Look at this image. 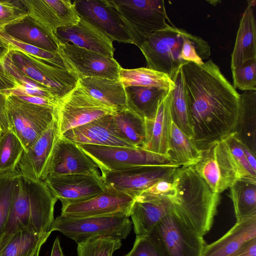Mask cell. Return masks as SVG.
Masks as SVG:
<instances>
[{"instance_id":"d6986e66","label":"cell","mask_w":256,"mask_h":256,"mask_svg":"<svg viewBox=\"0 0 256 256\" xmlns=\"http://www.w3.org/2000/svg\"><path fill=\"white\" fill-rule=\"evenodd\" d=\"M60 136L56 116L35 142L24 150L18 165V174L44 181L55 146Z\"/></svg>"},{"instance_id":"4fadbf2b","label":"cell","mask_w":256,"mask_h":256,"mask_svg":"<svg viewBox=\"0 0 256 256\" xmlns=\"http://www.w3.org/2000/svg\"><path fill=\"white\" fill-rule=\"evenodd\" d=\"M28 18L58 46L57 30L76 24L80 17L70 0H22Z\"/></svg>"},{"instance_id":"44dd1931","label":"cell","mask_w":256,"mask_h":256,"mask_svg":"<svg viewBox=\"0 0 256 256\" xmlns=\"http://www.w3.org/2000/svg\"><path fill=\"white\" fill-rule=\"evenodd\" d=\"M56 36L59 44L70 43L114 58L115 49L112 41L96 26L81 18L75 25L58 28Z\"/></svg>"},{"instance_id":"ab89813d","label":"cell","mask_w":256,"mask_h":256,"mask_svg":"<svg viewBox=\"0 0 256 256\" xmlns=\"http://www.w3.org/2000/svg\"><path fill=\"white\" fill-rule=\"evenodd\" d=\"M124 256H168L162 244L152 232L136 236L133 247Z\"/></svg>"},{"instance_id":"f35d334b","label":"cell","mask_w":256,"mask_h":256,"mask_svg":"<svg viewBox=\"0 0 256 256\" xmlns=\"http://www.w3.org/2000/svg\"><path fill=\"white\" fill-rule=\"evenodd\" d=\"M210 56V48L206 40L184 31L180 52L184 60L202 65L204 62L203 60L208 59Z\"/></svg>"},{"instance_id":"1f68e13d","label":"cell","mask_w":256,"mask_h":256,"mask_svg":"<svg viewBox=\"0 0 256 256\" xmlns=\"http://www.w3.org/2000/svg\"><path fill=\"white\" fill-rule=\"evenodd\" d=\"M119 80L124 88L150 87L170 92L175 86L174 82L168 75L148 68L132 69L122 68L119 72Z\"/></svg>"},{"instance_id":"f5cc1de1","label":"cell","mask_w":256,"mask_h":256,"mask_svg":"<svg viewBox=\"0 0 256 256\" xmlns=\"http://www.w3.org/2000/svg\"><path fill=\"white\" fill-rule=\"evenodd\" d=\"M50 234H48L47 235H46L45 236H44L42 239V240L40 242L38 245V246L34 254L32 255V256H38L39 253H40V248H41L42 246L46 242V240H47L48 238L50 236Z\"/></svg>"},{"instance_id":"4316f807","label":"cell","mask_w":256,"mask_h":256,"mask_svg":"<svg viewBox=\"0 0 256 256\" xmlns=\"http://www.w3.org/2000/svg\"><path fill=\"white\" fill-rule=\"evenodd\" d=\"M78 82L90 96L114 111L127 108L125 88L119 80L86 78Z\"/></svg>"},{"instance_id":"9a60e30c","label":"cell","mask_w":256,"mask_h":256,"mask_svg":"<svg viewBox=\"0 0 256 256\" xmlns=\"http://www.w3.org/2000/svg\"><path fill=\"white\" fill-rule=\"evenodd\" d=\"M136 198L128 193L106 186L94 197L62 207L60 216L73 218L112 215L130 216Z\"/></svg>"},{"instance_id":"f6af8a7d","label":"cell","mask_w":256,"mask_h":256,"mask_svg":"<svg viewBox=\"0 0 256 256\" xmlns=\"http://www.w3.org/2000/svg\"><path fill=\"white\" fill-rule=\"evenodd\" d=\"M15 0H0V32L10 25L17 24L28 16L22 4Z\"/></svg>"},{"instance_id":"d4e9b609","label":"cell","mask_w":256,"mask_h":256,"mask_svg":"<svg viewBox=\"0 0 256 256\" xmlns=\"http://www.w3.org/2000/svg\"><path fill=\"white\" fill-rule=\"evenodd\" d=\"M248 2L240 20L231 56L232 70L247 61L256 59V23L254 12L256 1L248 0Z\"/></svg>"},{"instance_id":"3957f363","label":"cell","mask_w":256,"mask_h":256,"mask_svg":"<svg viewBox=\"0 0 256 256\" xmlns=\"http://www.w3.org/2000/svg\"><path fill=\"white\" fill-rule=\"evenodd\" d=\"M176 192L170 198L172 214L186 226L203 237L217 213L220 194L214 192L192 166H180L172 178Z\"/></svg>"},{"instance_id":"8fae6325","label":"cell","mask_w":256,"mask_h":256,"mask_svg":"<svg viewBox=\"0 0 256 256\" xmlns=\"http://www.w3.org/2000/svg\"><path fill=\"white\" fill-rule=\"evenodd\" d=\"M57 52L66 68L78 80L86 78L119 80L122 66L114 58L70 43L59 44Z\"/></svg>"},{"instance_id":"7c38bea8","label":"cell","mask_w":256,"mask_h":256,"mask_svg":"<svg viewBox=\"0 0 256 256\" xmlns=\"http://www.w3.org/2000/svg\"><path fill=\"white\" fill-rule=\"evenodd\" d=\"M193 168L212 190L220 194L242 178L238 168L223 140L202 152Z\"/></svg>"},{"instance_id":"60d3db41","label":"cell","mask_w":256,"mask_h":256,"mask_svg":"<svg viewBox=\"0 0 256 256\" xmlns=\"http://www.w3.org/2000/svg\"><path fill=\"white\" fill-rule=\"evenodd\" d=\"M0 38L16 49L45 60L53 65L66 68L57 51H50L26 44L13 38L4 32H0Z\"/></svg>"},{"instance_id":"8d00e7d4","label":"cell","mask_w":256,"mask_h":256,"mask_svg":"<svg viewBox=\"0 0 256 256\" xmlns=\"http://www.w3.org/2000/svg\"><path fill=\"white\" fill-rule=\"evenodd\" d=\"M40 236L28 230L16 233L0 250V256H32L42 239Z\"/></svg>"},{"instance_id":"5bb4252c","label":"cell","mask_w":256,"mask_h":256,"mask_svg":"<svg viewBox=\"0 0 256 256\" xmlns=\"http://www.w3.org/2000/svg\"><path fill=\"white\" fill-rule=\"evenodd\" d=\"M174 165L140 166L110 172H102L104 186L131 195L135 198L156 182L172 180L177 168Z\"/></svg>"},{"instance_id":"d6a6232c","label":"cell","mask_w":256,"mask_h":256,"mask_svg":"<svg viewBox=\"0 0 256 256\" xmlns=\"http://www.w3.org/2000/svg\"><path fill=\"white\" fill-rule=\"evenodd\" d=\"M230 190L236 222L256 216V179L241 178Z\"/></svg>"},{"instance_id":"30bf717a","label":"cell","mask_w":256,"mask_h":256,"mask_svg":"<svg viewBox=\"0 0 256 256\" xmlns=\"http://www.w3.org/2000/svg\"><path fill=\"white\" fill-rule=\"evenodd\" d=\"M55 108L60 136L68 130L110 114L114 111L90 96L78 82L58 101Z\"/></svg>"},{"instance_id":"7402d4cb","label":"cell","mask_w":256,"mask_h":256,"mask_svg":"<svg viewBox=\"0 0 256 256\" xmlns=\"http://www.w3.org/2000/svg\"><path fill=\"white\" fill-rule=\"evenodd\" d=\"M111 114L68 130L61 136L76 144L136 148L122 139L116 132L110 122Z\"/></svg>"},{"instance_id":"c3c4849f","label":"cell","mask_w":256,"mask_h":256,"mask_svg":"<svg viewBox=\"0 0 256 256\" xmlns=\"http://www.w3.org/2000/svg\"><path fill=\"white\" fill-rule=\"evenodd\" d=\"M10 129L6 108V92H0V131Z\"/></svg>"},{"instance_id":"83f0119b","label":"cell","mask_w":256,"mask_h":256,"mask_svg":"<svg viewBox=\"0 0 256 256\" xmlns=\"http://www.w3.org/2000/svg\"><path fill=\"white\" fill-rule=\"evenodd\" d=\"M110 122L119 137L134 147L142 148L146 140L144 118L126 108L114 111Z\"/></svg>"},{"instance_id":"7dc6e473","label":"cell","mask_w":256,"mask_h":256,"mask_svg":"<svg viewBox=\"0 0 256 256\" xmlns=\"http://www.w3.org/2000/svg\"><path fill=\"white\" fill-rule=\"evenodd\" d=\"M9 50V44L0 38V92H7L19 86L18 83L8 72L4 59Z\"/></svg>"},{"instance_id":"52a82bcc","label":"cell","mask_w":256,"mask_h":256,"mask_svg":"<svg viewBox=\"0 0 256 256\" xmlns=\"http://www.w3.org/2000/svg\"><path fill=\"white\" fill-rule=\"evenodd\" d=\"M6 95L10 129L20 140L25 151L54 119L56 108L26 102L10 92Z\"/></svg>"},{"instance_id":"5b68a950","label":"cell","mask_w":256,"mask_h":256,"mask_svg":"<svg viewBox=\"0 0 256 256\" xmlns=\"http://www.w3.org/2000/svg\"><path fill=\"white\" fill-rule=\"evenodd\" d=\"M131 36L132 44L139 47L170 21L162 0H109Z\"/></svg>"},{"instance_id":"2e32d148","label":"cell","mask_w":256,"mask_h":256,"mask_svg":"<svg viewBox=\"0 0 256 256\" xmlns=\"http://www.w3.org/2000/svg\"><path fill=\"white\" fill-rule=\"evenodd\" d=\"M150 232L158 238L168 256H202L206 245L203 237L192 232L172 214L165 216Z\"/></svg>"},{"instance_id":"6da1fadb","label":"cell","mask_w":256,"mask_h":256,"mask_svg":"<svg viewBox=\"0 0 256 256\" xmlns=\"http://www.w3.org/2000/svg\"><path fill=\"white\" fill-rule=\"evenodd\" d=\"M182 70L192 140L204 152L234 132L240 94L212 60L202 65L188 62Z\"/></svg>"},{"instance_id":"816d5d0a","label":"cell","mask_w":256,"mask_h":256,"mask_svg":"<svg viewBox=\"0 0 256 256\" xmlns=\"http://www.w3.org/2000/svg\"><path fill=\"white\" fill-rule=\"evenodd\" d=\"M50 256H65L62 252L58 238H56L54 242Z\"/></svg>"},{"instance_id":"7a4b0ae2","label":"cell","mask_w":256,"mask_h":256,"mask_svg":"<svg viewBox=\"0 0 256 256\" xmlns=\"http://www.w3.org/2000/svg\"><path fill=\"white\" fill-rule=\"evenodd\" d=\"M57 200L44 181L17 174L9 216L0 238V250L20 231L40 236L51 233Z\"/></svg>"},{"instance_id":"74e56055","label":"cell","mask_w":256,"mask_h":256,"mask_svg":"<svg viewBox=\"0 0 256 256\" xmlns=\"http://www.w3.org/2000/svg\"><path fill=\"white\" fill-rule=\"evenodd\" d=\"M121 246V240L116 237H92L78 244V255L112 256L114 252Z\"/></svg>"},{"instance_id":"9c48e42d","label":"cell","mask_w":256,"mask_h":256,"mask_svg":"<svg viewBox=\"0 0 256 256\" xmlns=\"http://www.w3.org/2000/svg\"><path fill=\"white\" fill-rule=\"evenodd\" d=\"M78 145L97 164L101 172L115 171L140 166H178L169 156L140 148Z\"/></svg>"},{"instance_id":"4dcf8cb0","label":"cell","mask_w":256,"mask_h":256,"mask_svg":"<svg viewBox=\"0 0 256 256\" xmlns=\"http://www.w3.org/2000/svg\"><path fill=\"white\" fill-rule=\"evenodd\" d=\"M168 154L180 166H192L200 160L202 152L196 147L192 138L186 135L172 122Z\"/></svg>"},{"instance_id":"ba28073f","label":"cell","mask_w":256,"mask_h":256,"mask_svg":"<svg viewBox=\"0 0 256 256\" xmlns=\"http://www.w3.org/2000/svg\"><path fill=\"white\" fill-rule=\"evenodd\" d=\"M132 222L122 215L73 218L57 216L50 232L58 231L77 244L92 237L113 236L121 240L130 234Z\"/></svg>"},{"instance_id":"f907efd6","label":"cell","mask_w":256,"mask_h":256,"mask_svg":"<svg viewBox=\"0 0 256 256\" xmlns=\"http://www.w3.org/2000/svg\"><path fill=\"white\" fill-rule=\"evenodd\" d=\"M242 148L249 164L252 169L256 172V154L252 152L247 146L241 142Z\"/></svg>"},{"instance_id":"b9f144b4","label":"cell","mask_w":256,"mask_h":256,"mask_svg":"<svg viewBox=\"0 0 256 256\" xmlns=\"http://www.w3.org/2000/svg\"><path fill=\"white\" fill-rule=\"evenodd\" d=\"M232 86L244 91L256 90V59L247 61L232 70Z\"/></svg>"},{"instance_id":"f1b7e54d","label":"cell","mask_w":256,"mask_h":256,"mask_svg":"<svg viewBox=\"0 0 256 256\" xmlns=\"http://www.w3.org/2000/svg\"><path fill=\"white\" fill-rule=\"evenodd\" d=\"M234 132L237 138L256 154V91H244L240 95L238 116Z\"/></svg>"},{"instance_id":"f546056e","label":"cell","mask_w":256,"mask_h":256,"mask_svg":"<svg viewBox=\"0 0 256 256\" xmlns=\"http://www.w3.org/2000/svg\"><path fill=\"white\" fill-rule=\"evenodd\" d=\"M126 106L144 119L154 117L160 102L169 92L156 88H125Z\"/></svg>"},{"instance_id":"603a6c76","label":"cell","mask_w":256,"mask_h":256,"mask_svg":"<svg viewBox=\"0 0 256 256\" xmlns=\"http://www.w3.org/2000/svg\"><path fill=\"white\" fill-rule=\"evenodd\" d=\"M171 91L160 102L154 117L144 119L146 140L142 148L168 156H169L170 135L172 124L170 112Z\"/></svg>"},{"instance_id":"e575fe53","label":"cell","mask_w":256,"mask_h":256,"mask_svg":"<svg viewBox=\"0 0 256 256\" xmlns=\"http://www.w3.org/2000/svg\"><path fill=\"white\" fill-rule=\"evenodd\" d=\"M2 32L26 44L50 51H57L56 44L28 16L17 24L6 26Z\"/></svg>"},{"instance_id":"e0dca14e","label":"cell","mask_w":256,"mask_h":256,"mask_svg":"<svg viewBox=\"0 0 256 256\" xmlns=\"http://www.w3.org/2000/svg\"><path fill=\"white\" fill-rule=\"evenodd\" d=\"M73 3L80 18L96 26L112 42L132 44L130 33L109 0H76Z\"/></svg>"},{"instance_id":"ee69618b","label":"cell","mask_w":256,"mask_h":256,"mask_svg":"<svg viewBox=\"0 0 256 256\" xmlns=\"http://www.w3.org/2000/svg\"><path fill=\"white\" fill-rule=\"evenodd\" d=\"M223 140L234 160L242 178L256 179V172L250 167L244 152L241 142L233 132Z\"/></svg>"},{"instance_id":"8992f818","label":"cell","mask_w":256,"mask_h":256,"mask_svg":"<svg viewBox=\"0 0 256 256\" xmlns=\"http://www.w3.org/2000/svg\"><path fill=\"white\" fill-rule=\"evenodd\" d=\"M185 30L170 25L158 30L138 47L147 67L168 75L174 82L182 66L187 62L180 56Z\"/></svg>"},{"instance_id":"7bdbcfd3","label":"cell","mask_w":256,"mask_h":256,"mask_svg":"<svg viewBox=\"0 0 256 256\" xmlns=\"http://www.w3.org/2000/svg\"><path fill=\"white\" fill-rule=\"evenodd\" d=\"M16 174L0 176V238L9 216Z\"/></svg>"},{"instance_id":"bcb514c9","label":"cell","mask_w":256,"mask_h":256,"mask_svg":"<svg viewBox=\"0 0 256 256\" xmlns=\"http://www.w3.org/2000/svg\"><path fill=\"white\" fill-rule=\"evenodd\" d=\"M176 192L175 186L172 180H160L140 194L136 200L168 197L171 198Z\"/></svg>"},{"instance_id":"d590c367","label":"cell","mask_w":256,"mask_h":256,"mask_svg":"<svg viewBox=\"0 0 256 256\" xmlns=\"http://www.w3.org/2000/svg\"><path fill=\"white\" fill-rule=\"evenodd\" d=\"M24 150L21 141L12 130L0 131V176L16 172Z\"/></svg>"},{"instance_id":"836d02e7","label":"cell","mask_w":256,"mask_h":256,"mask_svg":"<svg viewBox=\"0 0 256 256\" xmlns=\"http://www.w3.org/2000/svg\"><path fill=\"white\" fill-rule=\"evenodd\" d=\"M174 82V88L171 91L170 112L172 122L183 132L192 139L188 96L182 68Z\"/></svg>"},{"instance_id":"cb8c5ba5","label":"cell","mask_w":256,"mask_h":256,"mask_svg":"<svg viewBox=\"0 0 256 256\" xmlns=\"http://www.w3.org/2000/svg\"><path fill=\"white\" fill-rule=\"evenodd\" d=\"M173 208L168 197L135 200L130 216L136 236L148 234L162 219L173 213Z\"/></svg>"},{"instance_id":"484cf974","label":"cell","mask_w":256,"mask_h":256,"mask_svg":"<svg viewBox=\"0 0 256 256\" xmlns=\"http://www.w3.org/2000/svg\"><path fill=\"white\" fill-rule=\"evenodd\" d=\"M256 238V216L236 222L222 238L206 244L202 256H231L244 244Z\"/></svg>"},{"instance_id":"681fc988","label":"cell","mask_w":256,"mask_h":256,"mask_svg":"<svg viewBox=\"0 0 256 256\" xmlns=\"http://www.w3.org/2000/svg\"><path fill=\"white\" fill-rule=\"evenodd\" d=\"M231 256H256V238L246 242Z\"/></svg>"},{"instance_id":"277c9868","label":"cell","mask_w":256,"mask_h":256,"mask_svg":"<svg viewBox=\"0 0 256 256\" xmlns=\"http://www.w3.org/2000/svg\"><path fill=\"white\" fill-rule=\"evenodd\" d=\"M4 65L19 85L30 84L45 89L58 101L72 90L78 80L66 69L53 65L10 44Z\"/></svg>"},{"instance_id":"ffe728a7","label":"cell","mask_w":256,"mask_h":256,"mask_svg":"<svg viewBox=\"0 0 256 256\" xmlns=\"http://www.w3.org/2000/svg\"><path fill=\"white\" fill-rule=\"evenodd\" d=\"M97 164L78 144L60 136L48 164L46 178L71 174H94L99 172Z\"/></svg>"},{"instance_id":"ac0fdd59","label":"cell","mask_w":256,"mask_h":256,"mask_svg":"<svg viewBox=\"0 0 256 256\" xmlns=\"http://www.w3.org/2000/svg\"><path fill=\"white\" fill-rule=\"evenodd\" d=\"M44 182L62 207L88 200L105 188L99 172L48 176Z\"/></svg>"}]
</instances>
